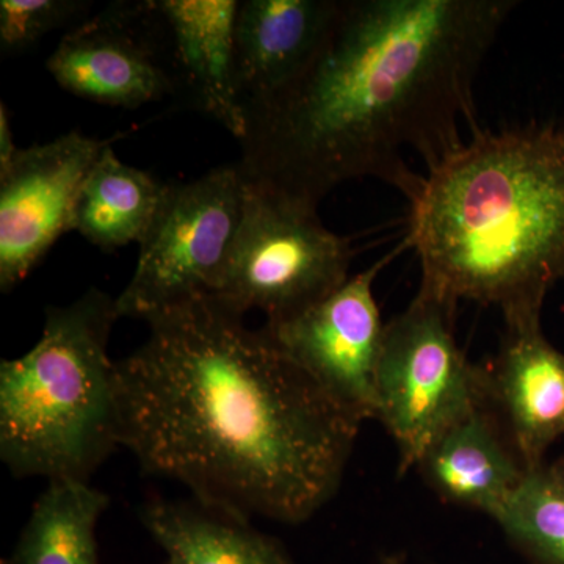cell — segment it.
<instances>
[{"label": "cell", "instance_id": "30bf717a", "mask_svg": "<svg viewBox=\"0 0 564 564\" xmlns=\"http://www.w3.org/2000/svg\"><path fill=\"white\" fill-rule=\"evenodd\" d=\"M107 141L77 131L18 151L0 172V289L13 291L70 231L85 177Z\"/></svg>", "mask_w": 564, "mask_h": 564}, {"label": "cell", "instance_id": "7a4b0ae2", "mask_svg": "<svg viewBox=\"0 0 564 564\" xmlns=\"http://www.w3.org/2000/svg\"><path fill=\"white\" fill-rule=\"evenodd\" d=\"M514 0H337L317 50L243 104L245 184L318 210L356 180L417 198L423 174L474 131V85Z\"/></svg>", "mask_w": 564, "mask_h": 564}, {"label": "cell", "instance_id": "6da1fadb", "mask_svg": "<svg viewBox=\"0 0 564 564\" xmlns=\"http://www.w3.org/2000/svg\"><path fill=\"white\" fill-rule=\"evenodd\" d=\"M217 296L147 321L117 361L118 445L195 502L302 524L336 496L362 421Z\"/></svg>", "mask_w": 564, "mask_h": 564}, {"label": "cell", "instance_id": "603a6c76", "mask_svg": "<svg viewBox=\"0 0 564 564\" xmlns=\"http://www.w3.org/2000/svg\"><path fill=\"white\" fill-rule=\"evenodd\" d=\"M166 564H173V563H172V562H169V563H166Z\"/></svg>", "mask_w": 564, "mask_h": 564}, {"label": "cell", "instance_id": "8fae6325", "mask_svg": "<svg viewBox=\"0 0 564 564\" xmlns=\"http://www.w3.org/2000/svg\"><path fill=\"white\" fill-rule=\"evenodd\" d=\"M480 370L485 402L516 455L525 470L540 469L564 434V352L545 339L541 323L507 326L499 355Z\"/></svg>", "mask_w": 564, "mask_h": 564}, {"label": "cell", "instance_id": "5b68a950", "mask_svg": "<svg viewBox=\"0 0 564 564\" xmlns=\"http://www.w3.org/2000/svg\"><path fill=\"white\" fill-rule=\"evenodd\" d=\"M454 307L419 292L386 323L377 370V421L399 451L400 474L441 434L484 403L481 370L456 344Z\"/></svg>", "mask_w": 564, "mask_h": 564}, {"label": "cell", "instance_id": "52a82bcc", "mask_svg": "<svg viewBox=\"0 0 564 564\" xmlns=\"http://www.w3.org/2000/svg\"><path fill=\"white\" fill-rule=\"evenodd\" d=\"M247 184L239 165L169 184L161 209L140 242L139 261L117 306L120 317L155 315L217 291L242 220Z\"/></svg>", "mask_w": 564, "mask_h": 564}, {"label": "cell", "instance_id": "2e32d148", "mask_svg": "<svg viewBox=\"0 0 564 564\" xmlns=\"http://www.w3.org/2000/svg\"><path fill=\"white\" fill-rule=\"evenodd\" d=\"M166 188L169 184L120 161L109 143L82 184L70 231L106 252L140 245L161 209Z\"/></svg>", "mask_w": 564, "mask_h": 564}, {"label": "cell", "instance_id": "4fadbf2b", "mask_svg": "<svg viewBox=\"0 0 564 564\" xmlns=\"http://www.w3.org/2000/svg\"><path fill=\"white\" fill-rule=\"evenodd\" d=\"M417 467L444 500L492 519L527 474L485 399L434 441Z\"/></svg>", "mask_w": 564, "mask_h": 564}, {"label": "cell", "instance_id": "9c48e42d", "mask_svg": "<svg viewBox=\"0 0 564 564\" xmlns=\"http://www.w3.org/2000/svg\"><path fill=\"white\" fill-rule=\"evenodd\" d=\"M381 263L348 278L303 313L263 328L329 395L362 422L377 419V370L386 323L373 295Z\"/></svg>", "mask_w": 564, "mask_h": 564}, {"label": "cell", "instance_id": "5bb4252c", "mask_svg": "<svg viewBox=\"0 0 564 564\" xmlns=\"http://www.w3.org/2000/svg\"><path fill=\"white\" fill-rule=\"evenodd\" d=\"M337 0H242L236 20V79L242 106L303 68Z\"/></svg>", "mask_w": 564, "mask_h": 564}, {"label": "cell", "instance_id": "7402d4cb", "mask_svg": "<svg viewBox=\"0 0 564 564\" xmlns=\"http://www.w3.org/2000/svg\"><path fill=\"white\" fill-rule=\"evenodd\" d=\"M375 564H404V556L402 554L386 555Z\"/></svg>", "mask_w": 564, "mask_h": 564}, {"label": "cell", "instance_id": "9a60e30c", "mask_svg": "<svg viewBox=\"0 0 564 564\" xmlns=\"http://www.w3.org/2000/svg\"><path fill=\"white\" fill-rule=\"evenodd\" d=\"M140 519L173 564H295L273 538L198 502L155 500Z\"/></svg>", "mask_w": 564, "mask_h": 564}, {"label": "cell", "instance_id": "e0dca14e", "mask_svg": "<svg viewBox=\"0 0 564 564\" xmlns=\"http://www.w3.org/2000/svg\"><path fill=\"white\" fill-rule=\"evenodd\" d=\"M109 505L110 497L88 481H50L11 564H99L96 525Z\"/></svg>", "mask_w": 564, "mask_h": 564}, {"label": "cell", "instance_id": "3957f363", "mask_svg": "<svg viewBox=\"0 0 564 564\" xmlns=\"http://www.w3.org/2000/svg\"><path fill=\"white\" fill-rule=\"evenodd\" d=\"M421 291L541 323L564 278V120L477 131L423 173L410 204Z\"/></svg>", "mask_w": 564, "mask_h": 564}, {"label": "cell", "instance_id": "277c9868", "mask_svg": "<svg viewBox=\"0 0 564 564\" xmlns=\"http://www.w3.org/2000/svg\"><path fill=\"white\" fill-rule=\"evenodd\" d=\"M117 299L88 289L47 307L31 351L0 362V458L18 478L88 481L118 445Z\"/></svg>", "mask_w": 564, "mask_h": 564}, {"label": "cell", "instance_id": "7c38bea8", "mask_svg": "<svg viewBox=\"0 0 564 564\" xmlns=\"http://www.w3.org/2000/svg\"><path fill=\"white\" fill-rule=\"evenodd\" d=\"M172 40L180 93L242 139L245 115L236 79L239 0H155Z\"/></svg>", "mask_w": 564, "mask_h": 564}, {"label": "cell", "instance_id": "ffe728a7", "mask_svg": "<svg viewBox=\"0 0 564 564\" xmlns=\"http://www.w3.org/2000/svg\"><path fill=\"white\" fill-rule=\"evenodd\" d=\"M20 150L21 148L14 144L13 133H11L9 110L2 102L0 104V172L9 169Z\"/></svg>", "mask_w": 564, "mask_h": 564}, {"label": "cell", "instance_id": "ba28073f", "mask_svg": "<svg viewBox=\"0 0 564 564\" xmlns=\"http://www.w3.org/2000/svg\"><path fill=\"white\" fill-rule=\"evenodd\" d=\"M46 68L63 90L101 106L139 109L180 93L172 40L155 0L118 2L82 21Z\"/></svg>", "mask_w": 564, "mask_h": 564}, {"label": "cell", "instance_id": "8992f818", "mask_svg": "<svg viewBox=\"0 0 564 564\" xmlns=\"http://www.w3.org/2000/svg\"><path fill=\"white\" fill-rule=\"evenodd\" d=\"M347 237L307 209L248 187L242 220L214 295L240 313L280 322L322 302L350 278Z\"/></svg>", "mask_w": 564, "mask_h": 564}, {"label": "cell", "instance_id": "44dd1931", "mask_svg": "<svg viewBox=\"0 0 564 564\" xmlns=\"http://www.w3.org/2000/svg\"><path fill=\"white\" fill-rule=\"evenodd\" d=\"M547 469L552 477L555 478L556 484L562 486L564 489V459H560V462L552 464V466H549Z\"/></svg>", "mask_w": 564, "mask_h": 564}, {"label": "cell", "instance_id": "ac0fdd59", "mask_svg": "<svg viewBox=\"0 0 564 564\" xmlns=\"http://www.w3.org/2000/svg\"><path fill=\"white\" fill-rule=\"evenodd\" d=\"M494 521L534 564H564V489L547 466L527 470Z\"/></svg>", "mask_w": 564, "mask_h": 564}, {"label": "cell", "instance_id": "d6986e66", "mask_svg": "<svg viewBox=\"0 0 564 564\" xmlns=\"http://www.w3.org/2000/svg\"><path fill=\"white\" fill-rule=\"evenodd\" d=\"M82 0H0V47L3 54L31 50L47 33L65 28L88 11Z\"/></svg>", "mask_w": 564, "mask_h": 564}]
</instances>
